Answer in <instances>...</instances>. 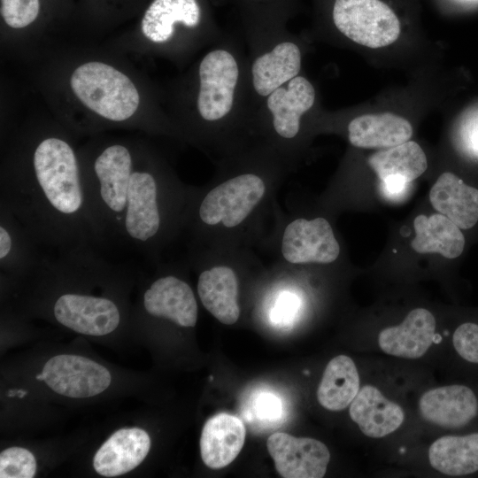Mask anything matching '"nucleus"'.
<instances>
[{"mask_svg": "<svg viewBox=\"0 0 478 478\" xmlns=\"http://www.w3.org/2000/svg\"><path fill=\"white\" fill-rule=\"evenodd\" d=\"M0 204L26 227L36 244L58 252L102 243L72 145L45 136L1 180Z\"/></svg>", "mask_w": 478, "mask_h": 478, "instance_id": "obj_1", "label": "nucleus"}, {"mask_svg": "<svg viewBox=\"0 0 478 478\" xmlns=\"http://www.w3.org/2000/svg\"><path fill=\"white\" fill-rule=\"evenodd\" d=\"M191 112L197 126L220 135L250 124L247 56L235 38L223 37L199 60Z\"/></svg>", "mask_w": 478, "mask_h": 478, "instance_id": "obj_2", "label": "nucleus"}, {"mask_svg": "<svg viewBox=\"0 0 478 478\" xmlns=\"http://www.w3.org/2000/svg\"><path fill=\"white\" fill-rule=\"evenodd\" d=\"M134 161L127 146L113 143L96 154L86 169L81 166L87 200L102 243L120 238Z\"/></svg>", "mask_w": 478, "mask_h": 478, "instance_id": "obj_3", "label": "nucleus"}, {"mask_svg": "<svg viewBox=\"0 0 478 478\" xmlns=\"http://www.w3.org/2000/svg\"><path fill=\"white\" fill-rule=\"evenodd\" d=\"M245 40L251 120L266 97L300 74L304 50L300 40L280 24L248 30Z\"/></svg>", "mask_w": 478, "mask_h": 478, "instance_id": "obj_4", "label": "nucleus"}, {"mask_svg": "<svg viewBox=\"0 0 478 478\" xmlns=\"http://www.w3.org/2000/svg\"><path fill=\"white\" fill-rule=\"evenodd\" d=\"M89 248L81 246L71 249L79 286H76L66 253L58 252L53 258L58 268L72 286L67 287L65 283L64 289L59 288L58 293L52 297L50 309L53 318L60 325L79 334L102 336L117 329L121 321V311L118 301L111 296L93 294L82 288Z\"/></svg>", "mask_w": 478, "mask_h": 478, "instance_id": "obj_5", "label": "nucleus"}, {"mask_svg": "<svg viewBox=\"0 0 478 478\" xmlns=\"http://www.w3.org/2000/svg\"><path fill=\"white\" fill-rule=\"evenodd\" d=\"M79 100L97 115L114 122L131 118L140 96L132 81L116 68L102 62H87L70 79Z\"/></svg>", "mask_w": 478, "mask_h": 478, "instance_id": "obj_6", "label": "nucleus"}, {"mask_svg": "<svg viewBox=\"0 0 478 478\" xmlns=\"http://www.w3.org/2000/svg\"><path fill=\"white\" fill-rule=\"evenodd\" d=\"M163 182L153 167H139L134 161L120 238L137 249L154 248L164 233Z\"/></svg>", "mask_w": 478, "mask_h": 478, "instance_id": "obj_7", "label": "nucleus"}, {"mask_svg": "<svg viewBox=\"0 0 478 478\" xmlns=\"http://www.w3.org/2000/svg\"><path fill=\"white\" fill-rule=\"evenodd\" d=\"M313 84L301 73L266 97L250 124L264 130L279 143L297 141L305 117L316 104Z\"/></svg>", "mask_w": 478, "mask_h": 478, "instance_id": "obj_8", "label": "nucleus"}, {"mask_svg": "<svg viewBox=\"0 0 478 478\" xmlns=\"http://www.w3.org/2000/svg\"><path fill=\"white\" fill-rule=\"evenodd\" d=\"M332 21L343 36L373 49L393 43L400 35L397 15L380 0H335Z\"/></svg>", "mask_w": 478, "mask_h": 478, "instance_id": "obj_9", "label": "nucleus"}, {"mask_svg": "<svg viewBox=\"0 0 478 478\" xmlns=\"http://www.w3.org/2000/svg\"><path fill=\"white\" fill-rule=\"evenodd\" d=\"M265 192V181L258 174H237L204 197L197 209L198 219L209 226L221 223L226 227H237L258 204Z\"/></svg>", "mask_w": 478, "mask_h": 478, "instance_id": "obj_10", "label": "nucleus"}, {"mask_svg": "<svg viewBox=\"0 0 478 478\" xmlns=\"http://www.w3.org/2000/svg\"><path fill=\"white\" fill-rule=\"evenodd\" d=\"M54 392L73 398L99 395L111 384L110 372L88 358L59 354L50 358L36 376Z\"/></svg>", "mask_w": 478, "mask_h": 478, "instance_id": "obj_11", "label": "nucleus"}, {"mask_svg": "<svg viewBox=\"0 0 478 478\" xmlns=\"http://www.w3.org/2000/svg\"><path fill=\"white\" fill-rule=\"evenodd\" d=\"M266 447L284 478H321L330 460L328 447L314 438L275 432L268 437Z\"/></svg>", "mask_w": 478, "mask_h": 478, "instance_id": "obj_12", "label": "nucleus"}, {"mask_svg": "<svg viewBox=\"0 0 478 478\" xmlns=\"http://www.w3.org/2000/svg\"><path fill=\"white\" fill-rule=\"evenodd\" d=\"M340 246L324 218L297 219L287 225L281 240L283 258L292 264L334 262Z\"/></svg>", "mask_w": 478, "mask_h": 478, "instance_id": "obj_13", "label": "nucleus"}, {"mask_svg": "<svg viewBox=\"0 0 478 478\" xmlns=\"http://www.w3.org/2000/svg\"><path fill=\"white\" fill-rule=\"evenodd\" d=\"M178 26L196 33L201 30L217 40L223 38L219 32L204 29L197 0H153L141 22L143 35L156 44L173 42Z\"/></svg>", "mask_w": 478, "mask_h": 478, "instance_id": "obj_14", "label": "nucleus"}, {"mask_svg": "<svg viewBox=\"0 0 478 478\" xmlns=\"http://www.w3.org/2000/svg\"><path fill=\"white\" fill-rule=\"evenodd\" d=\"M367 163L378 175L383 195L392 199L402 197L428 167L423 150L410 140L372 154Z\"/></svg>", "mask_w": 478, "mask_h": 478, "instance_id": "obj_15", "label": "nucleus"}, {"mask_svg": "<svg viewBox=\"0 0 478 478\" xmlns=\"http://www.w3.org/2000/svg\"><path fill=\"white\" fill-rule=\"evenodd\" d=\"M419 407L422 417L448 429H462L478 420V393L466 384H451L426 391Z\"/></svg>", "mask_w": 478, "mask_h": 478, "instance_id": "obj_16", "label": "nucleus"}, {"mask_svg": "<svg viewBox=\"0 0 478 478\" xmlns=\"http://www.w3.org/2000/svg\"><path fill=\"white\" fill-rule=\"evenodd\" d=\"M142 305L146 314L168 320L182 328H193L197 304L190 286L173 274L159 276L143 291Z\"/></svg>", "mask_w": 478, "mask_h": 478, "instance_id": "obj_17", "label": "nucleus"}, {"mask_svg": "<svg viewBox=\"0 0 478 478\" xmlns=\"http://www.w3.org/2000/svg\"><path fill=\"white\" fill-rule=\"evenodd\" d=\"M150 449V438L145 430L139 428H120L96 452L94 469L105 477L127 474L144 460Z\"/></svg>", "mask_w": 478, "mask_h": 478, "instance_id": "obj_18", "label": "nucleus"}, {"mask_svg": "<svg viewBox=\"0 0 478 478\" xmlns=\"http://www.w3.org/2000/svg\"><path fill=\"white\" fill-rule=\"evenodd\" d=\"M435 330L433 314L424 308H416L407 314L400 325L382 330L378 343L382 351L389 355L418 358L432 344Z\"/></svg>", "mask_w": 478, "mask_h": 478, "instance_id": "obj_19", "label": "nucleus"}, {"mask_svg": "<svg viewBox=\"0 0 478 478\" xmlns=\"http://www.w3.org/2000/svg\"><path fill=\"white\" fill-rule=\"evenodd\" d=\"M245 436V427L240 418L227 412L209 418L200 437L203 462L212 469L228 466L240 453Z\"/></svg>", "mask_w": 478, "mask_h": 478, "instance_id": "obj_20", "label": "nucleus"}, {"mask_svg": "<svg viewBox=\"0 0 478 478\" xmlns=\"http://www.w3.org/2000/svg\"><path fill=\"white\" fill-rule=\"evenodd\" d=\"M350 416L364 435L373 438L394 432L405 419L401 406L387 399L372 385L360 389L351 403Z\"/></svg>", "mask_w": 478, "mask_h": 478, "instance_id": "obj_21", "label": "nucleus"}, {"mask_svg": "<svg viewBox=\"0 0 478 478\" xmlns=\"http://www.w3.org/2000/svg\"><path fill=\"white\" fill-rule=\"evenodd\" d=\"M348 139L358 148L388 149L410 140L412 127L403 117L391 112L364 114L347 126Z\"/></svg>", "mask_w": 478, "mask_h": 478, "instance_id": "obj_22", "label": "nucleus"}, {"mask_svg": "<svg viewBox=\"0 0 478 478\" xmlns=\"http://www.w3.org/2000/svg\"><path fill=\"white\" fill-rule=\"evenodd\" d=\"M432 206L459 228L469 229L478 221V189L452 173H442L430 189Z\"/></svg>", "mask_w": 478, "mask_h": 478, "instance_id": "obj_23", "label": "nucleus"}, {"mask_svg": "<svg viewBox=\"0 0 478 478\" xmlns=\"http://www.w3.org/2000/svg\"><path fill=\"white\" fill-rule=\"evenodd\" d=\"M197 294L204 308L219 321L226 325L237 321L238 280L232 268L218 266L201 272Z\"/></svg>", "mask_w": 478, "mask_h": 478, "instance_id": "obj_24", "label": "nucleus"}, {"mask_svg": "<svg viewBox=\"0 0 478 478\" xmlns=\"http://www.w3.org/2000/svg\"><path fill=\"white\" fill-rule=\"evenodd\" d=\"M38 245L21 222L0 204V266L9 275L32 271L40 260Z\"/></svg>", "mask_w": 478, "mask_h": 478, "instance_id": "obj_25", "label": "nucleus"}, {"mask_svg": "<svg viewBox=\"0 0 478 478\" xmlns=\"http://www.w3.org/2000/svg\"><path fill=\"white\" fill-rule=\"evenodd\" d=\"M415 238L412 248L419 253H438L447 258H456L465 247L460 228L448 217L435 213L429 217L420 214L413 221Z\"/></svg>", "mask_w": 478, "mask_h": 478, "instance_id": "obj_26", "label": "nucleus"}, {"mask_svg": "<svg viewBox=\"0 0 478 478\" xmlns=\"http://www.w3.org/2000/svg\"><path fill=\"white\" fill-rule=\"evenodd\" d=\"M359 391V376L353 360L338 355L327 365L317 389L319 403L329 411H342Z\"/></svg>", "mask_w": 478, "mask_h": 478, "instance_id": "obj_27", "label": "nucleus"}, {"mask_svg": "<svg viewBox=\"0 0 478 478\" xmlns=\"http://www.w3.org/2000/svg\"><path fill=\"white\" fill-rule=\"evenodd\" d=\"M36 467L35 458L27 449L13 446L0 453L1 478H32Z\"/></svg>", "mask_w": 478, "mask_h": 478, "instance_id": "obj_28", "label": "nucleus"}, {"mask_svg": "<svg viewBox=\"0 0 478 478\" xmlns=\"http://www.w3.org/2000/svg\"><path fill=\"white\" fill-rule=\"evenodd\" d=\"M452 347L458 357L466 364L478 366V323L466 321L452 334Z\"/></svg>", "mask_w": 478, "mask_h": 478, "instance_id": "obj_29", "label": "nucleus"}, {"mask_svg": "<svg viewBox=\"0 0 478 478\" xmlns=\"http://www.w3.org/2000/svg\"><path fill=\"white\" fill-rule=\"evenodd\" d=\"M39 0H1V15L12 28H22L37 18Z\"/></svg>", "mask_w": 478, "mask_h": 478, "instance_id": "obj_30", "label": "nucleus"}, {"mask_svg": "<svg viewBox=\"0 0 478 478\" xmlns=\"http://www.w3.org/2000/svg\"><path fill=\"white\" fill-rule=\"evenodd\" d=\"M252 415L259 421L273 424L282 416L281 398L270 391H260L251 399Z\"/></svg>", "mask_w": 478, "mask_h": 478, "instance_id": "obj_31", "label": "nucleus"}, {"mask_svg": "<svg viewBox=\"0 0 478 478\" xmlns=\"http://www.w3.org/2000/svg\"><path fill=\"white\" fill-rule=\"evenodd\" d=\"M457 143L465 153L478 158V108L463 116L457 130Z\"/></svg>", "mask_w": 478, "mask_h": 478, "instance_id": "obj_32", "label": "nucleus"}, {"mask_svg": "<svg viewBox=\"0 0 478 478\" xmlns=\"http://www.w3.org/2000/svg\"><path fill=\"white\" fill-rule=\"evenodd\" d=\"M297 309L296 297L289 293L281 295L273 309L272 320L278 325L286 326L294 318Z\"/></svg>", "mask_w": 478, "mask_h": 478, "instance_id": "obj_33", "label": "nucleus"}]
</instances>
